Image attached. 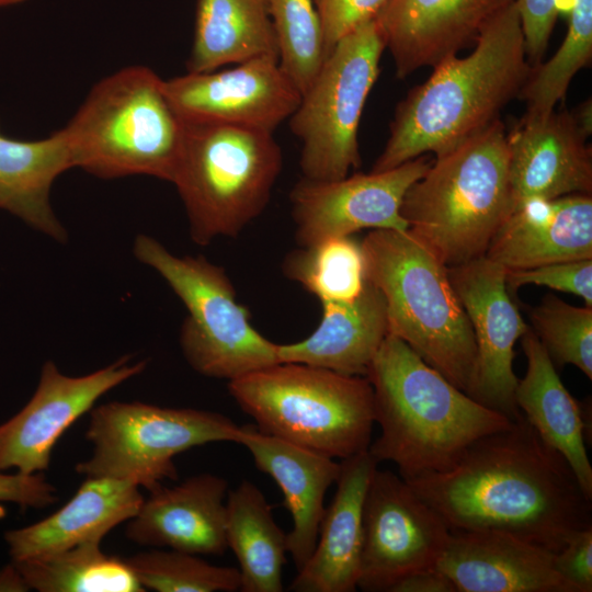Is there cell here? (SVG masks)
I'll use <instances>...</instances> for the list:
<instances>
[{"label":"cell","mask_w":592,"mask_h":592,"mask_svg":"<svg viewBox=\"0 0 592 592\" xmlns=\"http://www.w3.org/2000/svg\"><path fill=\"white\" fill-rule=\"evenodd\" d=\"M452 531L493 530L558 553L592 527V499L522 414L443 473L406 480Z\"/></svg>","instance_id":"6da1fadb"},{"label":"cell","mask_w":592,"mask_h":592,"mask_svg":"<svg viewBox=\"0 0 592 592\" xmlns=\"http://www.w3.org/2000/svg\"><path fill=\"white\" fill-rule=\"evenodd\" d=\"M466 57H446L398 103L389 137L372 171L432 152L441 157L487 128L516 98L532 66L515 1L496 15Z\"/></svg>","instance_id":"7a4b0ae2"},{"label":"cell","mask_w":592,"mask_h":592,"mask_svg":"<svg viewBox=\"0 0 592 592\" xmlns=\"http://www.w3.org/2000/svg\"><path fill=\"white\" fill-rule=\"evenodd\" d=\"M365 376L380 428L368 452L378 464L394 463L405 480L448 470L476 441L513 423L454 386L391 334Z\"/></svg>","instance_id":"3957f363"},{"label":"cell","mask_w":592,"mask_h":592,"mask_svg":"<svg viewBox=\"0 0 592 592\" xmlns=\"http://www.w3.org/2000/svg\"><path fill=\"white\" fill-rule=\"evenodd\" d=\"M512 210L500 119L433 160L400 206L408 232L447 267L483 257Z\"/></svg>","instance_id":"277c9868"},{"label":"cell","mask_w":592,"mask_h":592,"mask_svg":"<svg viewBox=\"0 0 592 592\" xmlns=\"http://www.w3.org/2000/svg\"><path fill=\"white\" fill-rule=\"evenodd\" d=\"M61 130L73 168L101 179L149 175L171 182L184 122L164 80L148 67L130 66L98 82Z\"/></svg>","instance_id":"5b68a950"},{"label":"cell","mask_w":592,"mask_h":592,"mask_svg":"<svg viewBox=\"0 0 592 592\" xmlns=\"http://www.w3.org/2000/svg\"><path fill=\"white\" fill-rule=\"evenodd\" d=\"M361 243L367 280L385 299L388 334L466 392L476 342L447 266L408 230H373Z\"/></svg>","instance_id":"8992f818"},{"label":"cell","mask_w":592,"mask_h":592,"mask_svg":"<svg viewBox=\"0 0 592 592\" xmlns=\"http://www.w3.org/2000/svg\"><path fill=\"white\" fill-rule=\"evenodd\" d=\"M228 390L261 432L331 458L372 443L374 394L366 376L277 363L228 382Z\"/></svg>","instance_id":"52a82bcc"},{"label":"cell","mask_w":592,"mask_h":592,"mask_svg":"<svg viewBox=\"0 0 592 592\" xmlns=\"http://www.w3.org/2000/svg\"><path fill=\"white\" fill-rule=\"evenodd\" d=\"M273 133L218 123L184 122L172 178L198 246L236 237L266 207L281 173Z\"/></svg>","instance_id":"ba28073f"},{"label":"cell","mask_w":592,"mask_h":592,"mask_svg":"<svg viewBox=\"0 0 592 592\" xmlns=\"http://www.w3.org/2000/svg\"><path fill=\"white\" fill-rule=\"evenodd\" d=\"M136 259L169 284L187 310L180 346L189 365L206 377L228 382L281 363L278 344L250 323L225 270L204 257H178L148 235H137Z\"/></svg>","instance_id":"9c48e42d"},{"label":"cell","mask_w":592,"mask_h":592,"mask_svg":"<svg viewBox=\"0 0 592 592\" xmlns=\"http://www.w3.org/2000/svg\"><path fill=\"white\" fill-rule=\"evenodd\" d=\"M241 426L214 411L111 401L90 410L91 456L76 465L84 477L130 481L149 492L175 480L174 457L213 442L238 443Z\"/></svg>","instance_id":"30bf717a"},{"label":"cell","mask_w":592,"mask_h":592,"mask_svg":"<svg viewBox=\"0 0 592 592\" xmlns=\"http://www.w3.org/2000/svg\"><path fill=\"white\" fill-rule=\"evenodd\" d=\"M385 48L375 19L360 25L338 41L301 94L289 127L301 143L305 179L339 180L361 166L360 121Z\"/></svg>","instance_id":"8fae6325"},{"label":"cell","mask_w":592,"mask_h":592,"mask_svg":"<svg viewBox=\"0 0 592 592\" xmlns=\"http://www.w3.org/2000/svg\"><path fill=\"white\" fill-rule=\"evenodd\" d=\"M449 533L399 474L376 468L364 502L357 589L390 592L407 576L435 568Z\"/></svg>","instance_id":"7c38bea8"},{"label":"cell","mask_w":592,"mask_h":592,"mask_svg":"<svg viewBox=\"0 0 592 592\" xmlns=\"http://www.w3.org/2000/svg\"><path fill=\"white\" fill-rule=\"evenodd\" d=\"M447 273L476 342L475 368L466 394L515 421L522 413L514 400L519 379L513 372V349L530 326L509 294L506 270L483 255L447 267Z\"/></svg>","instance_id":"4fadbf2b"},{"label":"cell","mask_w":592,"mask_h":592,"mask_svg":"<svg viewBox=\"0 0 592 592\" xmlns=\"http://www.w3.org/2000/svg\"><path fill=\"white\" fill-rule=\"evenodd\" d=\"M432 161L422 155L385 171L332 181L303 178L289 194L298 243L310 246L368 228L407 231L400 214L403 196Z\"/></svg>","instance_id":"5bb4252c"},{"label":"cell","mask_w":592,"mask_h":592,"mask_svg":"<svg viewBox=\"0 0 592 592\" xmlns=\"http://www.w3.org/2000/svg\"><path fill=\"white\" fill-rule=\"evenodd\" d=\"M147 361L130 363L125 355L83 376L62 374L53 361L41 369L27 403L0 424V471L15 468L24 475L48 469L61 434L109 390L143 373Z\"/></svg>","instance_id":"9a60e30c"},{"label":"cell","mask_w":592,"mask_h":592,"mask_svg":"<svg viewBox=\"0 0 592 592\" xmlns=\"http://www.w3.org/2000/svg\"><path fill=\"white\" fill-rule=\"evenodd\" d=\"M183 122L218 123L273 133L291 117L301 93L278 58L263 56L234 68L164 80Z\"/></svg>","instance_id":"2e32d148"},{"label":"cell","mask_w":592,"mask_h":592,"mask_svg":"<svg viewBox=\"0 0 592 592\" xmlns=\"http://www.w3.org/2000/svg\"><path fill=\"white\" fill-rule=\"evenodd\" d=\"M590 134L574 112L523 115L506 133L513 209L534 198L591 194Z\"/></svg>","instance_id":"e0dca14e"},{"label":"cell","mask_w":592,"mask_h":592,"mask_svg":"<svg viewBox=\"0 0 592 592\" xmlns=\"http://www.w3.org/2000/svg\"><path fill=\"white\" fill-rule=\"evenodd\" d=\"M515 0H388L375 21L398 78L475 42L483 27Z\"/></svg>","instance_id":"ac0fdd59"},{"label":"cell","mask_w":592,"mask_h":592,"mask_svg":"<svg viewBox=\"0 0 592 592\" xmlns=\"http://www.w3.org/2000/svg\"><path fill=\"white\" fill-rule=\"evenodd\" d=\"M435 568L457 592H573L554 553L500 531H452Z\"/></svg>","instance_id":"d6986e66"},{"label":"cell","mask_w":592,"mask_h":592,"mask_svg":"<svg viewBox=\"0 0 592 592\" xmlns=\"http://www.w3.org/2000/svg\"><path fill=\"white\" fill-rule=\"evenodd\" d=\"M228 482L204 473L173 487L160 486L129 520L125 535L139 545L194 555H223Z\"/></svg>","instance_id":"ffe728a7"},{"label":"cell","mask_w":592,"mask_h":592,"mask_svg":"<svg viewBox=\"0 0 592 592\" xmlns=\"http://www.w3.org/2000/svg\"><path fill=\"white\" fill-rule=\"evenodd\" d=\"M485 257L506 271L592 259L591 194L524 202L500 226Z\"/></svg>","instance_id":"44dd1931"},{"label":"cell","mask_w":592,"mask_h":592,"mask_svg":"<svg viewBox=\"0 0 592 592\" xmlns=\"http://www.w3.org/2000/svg\"><path fill=\"white\" fill-rule=\"evenodd\" d=\"M239 444L255 467L272 477L284 494L293 527L286 534L287 553L296 570L308 561L325 513V496L335 483L341 464L334 458L266 434L254 424L241 426Z\"/></svg>","instance_id":"7402d4cb"},{"label":"cell","mask_w":592,"mask_h":592,"mask_svg":"<svg viewBox=\"0 0 592 592\" xmlns=\"http://www.w3.org/2000/svg\"><path fill=\"white\" fill-rule=\"evenodd\" d=\"M332 502L325 509L312 554L297 571L289 590L353 592L363 544V510L378 463L367 451L342 459Z\"/></svg>","instance_id":"603a6c76"},{"label":"cell","mask_w":592,"mask_h":592,"mask_svg":"<svg viewBox=\"0 0 592 592\" xmlns=\"http://www.w3.org/2000/svg\"><path fill=\"white\" fill-rule=\"evenodd\" d=\"M144 497L126 480L86 477L76 494L59 510L32 525L4 534L12 560L50 555L88 542H102L118 524L129 521Z\"/></svg>","instance_id":"cb8c5ba5"},{"label":"cell","mask_w":592,"mask_h":592,"mask_svg":"<svg viewBox=\"0 0 592 592\" xmlns=\"http://www.w3.org/2000/svg\"><path fill=\"white\" fill-rule=\"evenodd\" d=\"M321 320L306 339L278 344L281 363H301L365 376L388 334L385 299L368 280L351 301L321 304Z\"/></svg>","instance_id":"d4e9b609"},{"label":"cell","mask_w":592,"mask_h":592,"mask_svg":"<svg viewBox=\"0 0 592 592\" xmlns=\"http://www.w3.org/2000/svg\"><path fill=\"white\" fill-rule=\"evenodd\" d=\"M526 372L517 380L515 403L539 437L561 454L585 494L592 499V466L581 403L563 386L557 368L533 330L521 337Z\"/></svg>","instance_id":"484cf974"},{"label":"cell","mask_w":592,"mask_h":592,"mask_svg":"<svg viewBox=\"0 0 592 592\" xmlns=\"http://www.w3.org/2000/svg\"><path fill=\"white\" fill-rule=\"evenodd\" d=\"M71 168V151L61 129L39 140H19L0 133V208L66 243L68 232L53 210L50 190Z\"/></svg>","instance_id":"4316f807"},{"label":"cell","mask_w":592,"mask_h":592,"mask_svg":"<svg viewBox=\"0 0 592 592\" xmlns=\"http://www.w3.org/2000/svg\"><path fill=\"white\" fill-rule=\"evenodd\" d=\"M272 56L278 45L266 0H197L187 72Z\"/></svg>","instance_id":"83f0119b"},{"label":"cell","mask_w":592,"mask_h":592,"mask_svg":"<svg viewBox=\"0 0 592 592\" xmlns=\"http://www.w3.org/2000/svg\"><path fill=\"white\" fill-rule=\"evenodd\" d=\"M226 542L239 563L240 591H283L286 534L263 492L249 480L227 493Z\"/></svg>","instance_id":"f1b7e54d"},{"label":"cell","mask_w":592,"mask_h":592,"mask_svg":"<svg viewBox=\"0 0 592 592\" xmlns=\"http://www.w3.org/2000/svg\"><path fill=\"white\" fill-rule=\"evenodd\" d=\"M12 563L27 587L39 592L146 591L125 559L105 554L100 542Z\"/></svg>","instance_id":"f546056e"},{"label":"cell","mask_w":592,"mask_h":592,"mask_svg":"<svg viewBox=\"0 0 592 592\" xmlns=\"http://www.w3.org/2000/svg\"><path fill=\"white\" fill-rule=\"evenodd\" d=\"M283 271L321 304L351 301L367 284L362 243L351 236L328 238L291 252Z\"/></svg>","instance_id":"4dcf8cb0"},{"label":"cell","mask_w":592,"mask_h":592,"mask_svg":"<svg viewBox=\"0 0 592 592\" xmlns=\"http://www.w3.org/2000/svg\"><path fill=\"white\" fill-rule=\"evenodd\" d=\"M592 57V0H572L567 35L556 54L532 68L517 98L526 104L524 115L546 116L563 99L574 75Z\"/></svg>","instance_id":"1f68e13d"},{"label":"cell","mask_w":592,"mask_h":592,"mask_svg":"<svg viewBox=\"0 0 592 592\" xmlns=\"http://www.w3.org/2000/svg\"><path fill=\"white\" fill-rule=\"evenodd\" d=\"M278 45V62L303 94L326 58L314 0H266Z\"/></svg>","instance_id":"d6a6232c"},{"label":"cell","mask_w":592,"mask_h":592,"mask_svg":"<svg viewBox=\"0 0 592 592\" xmlns=\"http://www.w3.org/2000/svg\"><path fill=\"white\" fill-rule=\"evenodd\" d=\"M198 555L170 550H149L125 558L145 590L157 592L240 591L238 568L212 565Z\"/></svg>","instance_id":"836d02e7"},{"label":"cell","mask_w":592,"mask_h":592,"mask_svg":"<svg viewBox=\"0 0 592 592\" xmlns=\"http://www.w3.org/2000/svg\"><path fill=\"white\" fill-rule=\"evenodd\" d=\"M530 319L555 366L571 364L592 379V307L572 306L547 294Z\"/></svg>","instance_id":"e575fe53"},{"label":"cell","mask_w":592,"mask_h":592,"mask_svg":"<svg viewBox=\"0 0 592 592\" xmlns=\"http://www.w3.org/2000/svg\"><path fill=\"white\" fill-rule=\"evenodd\" d=\"M505 282L509 289L535 284L570 293L580 296L585 306L592 307V259L506 271Z\"/></svg>","instance_id":"d590c367"},{"label":"cell","mask_w":592,"mask_h":592,"mask_svg":"<svg viewBox=\"0 0 592 592\" xmlns=\"http://www.w3.org/2000/svg\"><path fill=\"white\" fill-rule=\"evenodd\" d=\"M321 22L326 56L343 36L374 20L388 0H314Z\"/></svg>","instance_id":"8d00e7d4"},{"label":"cell","mask_w":592,"mask_h":592,"mask_svg":"<svg viewBox=\"0 0 592 592\" xmlns=\"http://www.w3.org/2000/svg\"><path fill=\"white\" fill-rule=\"evenodd\" d=\"M561 0H515L528 64L539 65L560 12Z\"/></svg>","instance_id":"74e56055"},{"label":"cell","mask_w":592,"mask_h":592,"mask_svg":"<svg viewBox=\"0 0 592 592\" xmlns=\"http://www.w3.org/2000/svg\"><path fill=\"white\" fill-rule=\"evenodd\" d=\"M554 567L573 592L592 591V527L574 533L554 554Z\"/></svg>","instance_id":"f35d334b"},{"label":"cell","mask_w":592,"mask_h":592,"mask_svg":"<svg viewBox=\"0 0 592 592\" xmlns=\"http://www.w3.org/2000/svg\"><path fill=\"white\" fill-rule=\"evenodd\" d=\"M56 489L39 474L7 475L0 471V501L22 508L42 509L57 501Z\"/></svg>","instance_id":"ab89813d"},{"label":"cell","mask_w":592,"mask_h":592,"mask_svg":"<svg viewBox=\"0 0 592 592\" xmlns=\"http://www.w3.org/2000/svg\"><path fill=\"white\" fill-rule=\"evenodd\" d=\"M390 592H457L453 582L436 568L417 571L398 581Z\"/></svg>","instance_id":"60d3db41"},{"label":"cell","mask_w":592,"mask_h":592,"mask_svg":"<svg viewBox=\"0 0 592 592\" xmlns=\"http://www.w3.org/2000/svg\"><path fill=\"white\" fill-rule=\"evenodd\" d=\"M30 588L24 579L14 567L9 565L4 570L0 571V591H27Z\"/></svg>","instance_id":"b9f144b4"},{"label":"cell","mask_w":592,"mask_h":592,"mask_svg":"<svg viewBox=\"0 0 592 592\" xmlns=\"http://www.w3.org/2000/svg\"><path fill=\"white\" fill-rule=\"evenodd\" d=\"M24 1L26 0H0V7L14 5Z\"/></svg>","instance_id":"7bdbcfd3"}]
</instances>
